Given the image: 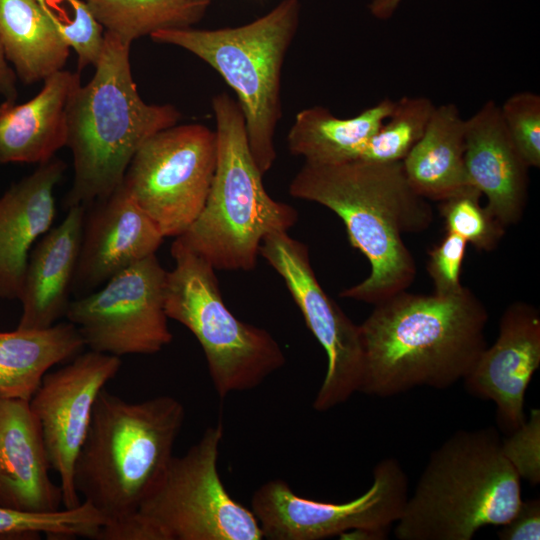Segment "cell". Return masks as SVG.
I'll return each instance as SVG.
<instances>
[{"label": "cell", "instance_id": "d590c367", "mask_svg": "<svg viewBox=\"0 0 540 540\" xmlns=\"http://www.w3.org/2000/svg\"><path fill=\"white\" fill-rule=\"evenodd\" d=\"M403 0H371L368 4L370 14L378 20L390 19Z\"/></svg>", "mask_w": 540, "mask_h": 540}, {"label": "cell", "instance_id": "44dd1931", "mask_svg": "<svg viewBox=\"0 0 540 540\" xmlns=\"http://www.w3.org/2000/svg\"><path fill=\"white\" fill-rule=\"evenodd\" d=\"M39 93L27 102L0 103V164L51 160L66 146L67 109L80 74L60 70L44 81Z\"/></svg>", "mask_w": 540, "mask_h": 540}, {"label": "cell", "instance_id": "cb8c5ba5", "mask_svg": "<svg viewBox=\"0 0 540 540\" xmlns=\"http://www.w3.org/2000/svg\"><path fill=\"white\" fill-rule=\"evenodd\" d=\"M84 347L70 322L0 331V397L30 401L49 369L71 360Z\"/></svg>", "mask_w": 540, "mask_h": 540}, {"label": "cell", "instance_id": "484cf974", "mask_svg": "<svg viewBox=\"0 0 540 540\" xmlns=\"http://www.w3.org/2000/svg\"><path fill=\"white\" fill-rule=\"evenodd\" d=\"M85 1L104 31L131 44L159 31L192 28L211 5V0Z\"/></svg>", "mask_w": 540, "mask_h": 540}, {"label": "cell", "instance_id": "1f68e13d", "mask_svg": "<svg viewBox=\"0 0 540 540\" xmlns=\"http://www.w3.org/2000/svg\"><path fill=\"white\" fill-rule=\"evenodd\" d=\"M467 242L446 232L443 239L428 252L427 271L434 284V293L452 295L463 289L460 282Z\"/></svg>", "mask_w": 540, "mask_h": 540}, {"label": "cell", "instance_id": "ffe728a7", "mask_svg": "<svg viewBox=\"0 0 540 540\" xmlns=\"http://www.w3.org/2000/svg\"><path fill=\"white\" fill-rule=\"evenodd\" d=\"M85 207L74 205L57 227L38 241L29 255L18 299L17 328L43 329L65 316L80 254Z\"/></svg>", "mask_w": 540, "mask_h": 540}, {"label": "cell", "instance_id": "ac0fdd59", "mask_svg": "<svg viewBox=\"0 0 540 540\" xmlns=\"http://www.w3.org/2000/svg\"><path fill=\"white\" fill-rule=\"evenodd\" d=\"M29 401L0 397V504L20 511L60 510L62 492Z\"/></svg>", "mask_w": 540, "mask_h": 540}, {"label": "cell", "instance_id": "30bf717a", "mask_svg": "<svg viewBox=\"0 0 540 540\" xmlns=\"http://www.w3.org/2000/svg\"><path fill=\"white\" fill-rule=\"evenodd\" d=\"M217 161L216 131L176 124L148 138L122 185L164 237L182 235L206 202Z\"/></svg>", "mask_w": 540, "mask_h": 540}, {"label": "cell", "instance_id": "ba28073f", "mask_svg": "<svg viewBox=\"0 0 540 540\" xmlns=\"http://www.w3.org/2000/svg\"><path fill=\"white\" fill-rule=\"evenodd\" d=\"M167 271L164 308L200 343L218 396L251 390L282 368L285 355L265 329L244 323L225 305L214 267L178 237Z\"/></svg>", "mask_w": 540, "mask_h": 540}, {"label": "cell", "instance_id": "9a60e30c", "mask_svg": "<svg viewBox=\"0 0 540 540\" xmlns=\"http://www.w3.org/2000/svg\"><path fill=\"white\" fill-rule=\"evenodd\" d=\"M539 366V310L516 301L504 310L497 339L463 381L471 395L496 405L498 426L509 435L526 421L525 393Z\"/></svg>", "mask_w": 540, "mask_h": 540}, {"label": "cell", "instance_id": "4316f807", "mask_svg": "<svg viewBox=\"0 0 540 540\" xmlns=\"http://www.w3.org/2000/svg\"><path fill=\"white\" fill-rule=\"evenodd\" d=\"M105 524L102 515L82 501L74 508L48 513L20 511L0 504V539H97Z\"/></svg>", "mask_w": 540, "mask_h": 540}, {"label": "cell", "instance_id": "4fadbf2b", "mask_svg": "<svg viewBox=\"0 0 540 540\" xmlns=\"http://www.w3.org/2000/svg\"><path fill=\"white\" fill-rule=\"evenodd\" d=\"M259 254L282 277L307 327L326 352L325 378L313 402L324 412L359 391L364 351L356 325L323 290L313 271L308 247L287 232L267 235Z\"/></svg>", "mask_w": 540, "mask_h": 540}, {"label": "cell", "instance_id": "e575fe53", "mask_svg": "<svg viewBox=\"0 0 540 540\" xmlns=\"http://www.w3.org/2000/svg\"><path fill=\"white\" fill-rule=\"evenodd\" d=\"M17 76L8 62L0 42V103L3 101H16Z\"/></svg>", "mask_w": 540, "mask_h": 540}, {"label": "cell", "instance_id": "603a6c76", "mask_svg": "<svg viewBox=\"0 0 540 540\" xmlns=\"http://www.w3.org/2000/svg\"><path fill=\"white\" fill-rule=\"evenodd\" d=\"M394 104L395 100L384 98L350 118H338L323 106L305 108L296 114L288 132L289 151L314 164L359 159Z\"/></svg>", "mask_w": 540, "mask_h": 540}, {"label": "cell", "instance_id": "83f0119b", "mask_svg": "<svg viewBox=\"0 0 540 540\" xmlns=\"http://www.w3.org/2000/svg\"><path fill=\"white\" fill-rule=\"evenodd\" d=\"M435 106L424 96H403L396 100L390 115L367 142L359 159L402 162L424 134Z\"/></svg>", "mask_w": 540, "mask_h": 540}, {"label": "cell", "instance_id": "d4e9b609", "mask_svg": "<svg viewBox=\"0 0 540 540\" xmlns=\"http://www.w3.org/2000/svg\"><path fill=\"white\" fill-rule=\"evenodd\" d=\"M0 42L25 85L65 69L71 51L36 0H0Z\"/></svg>", "mask_w": 540, "mask_h": 540}, {"label": "cell", "instance_id": "f546056e", "mask_svg": "<svg viewBox=\"0 0 540 540\" xmlns=\"http://www.w3.org/2000/svg\"><path fill=\"white\" fill-rule=\"evenodd\" d=\"M481 193L471 188L439 204L446 232L463 238L483 251L494 250L505 234V227L481 206Z\"/></svg>", "mask_w": 540, "mask_h": 540}, {"label": "cell", "instance_id": "4dcf8cb0", "mask_svg": "<svg viewBox=\"0 0 540 540\" xmlns=\"http://www.w3.org/2000/svg\"><path fill=\"white\" fill-rule=\"evenodd\" d=\"M505 129L529 168L540 167V96L517 92L499 106Z\"/></svg>", "mask_w": 540, "mask_h": 540}, {"label": "cell", "instance_id": "7a4b0ae2", "mask_svg": "<svg viewBox=\"0 0 540 540\" xmlns=\"http://www.w3.org/2000/svg\"><path fill=\"white\" fill-rule=\"evenodd\" d=\"M289 193L337 214L351 245L370 263L367 278L340 297L376 305L413 283L416 263L403 235L427 230L434 214L428 200L409 184L402 162H305Z\"/></svg>", "mask_w": 540, "mask_h": 540}, {"label": "cell", "instance_id": "9c48e42d", "mask_svg": "<svg viewBox=\"0 0 540 540\" xmlns=\"http://www.w3.org/2000/svg\"><path fill=\"white\" fill-rule=\"evenodd\" d=\"M223 425L208 427L164 474L135 518L144 540H261L253 512L227 492L218 472Z\"/></svg>", "mask_w": 540, "mask_h": 540}, {"label": "cell", "instance_id": "2e32d148", "mask_svg": "<svg viewBox=\"0 0 540 540\" xmlns=\"http://www.w3.org/2000/svg\"><path fill=\"white\" fill-rule=\"evenodd\" d=\"M84 223L73 288H95L130 265L156 253L165 238L123 185Z\"/></svg>", "mask_w": 540, "mask_h": 540}, {"label": "cell", "instance_id": "7402d4cb", "mask_svg": "<svg viewBox=\"0 0 540 540\" xmlns=\"http://www.w3.org/2000/svg\"><path fill=\"white\" fill-rule=\"evenodd\" d=\"M465 119L453 103L435 106L426 130L402 161L413 190L426 200L444 201L474 188L465 162Z\"/></svg>", "mask_w": 540, "mask_h": 540}, {"label": "cell", "instance_id": "f1b7e54d", "mask_svg": "<svg viewBox=\"0 0 540 540\" xmlns=\"http://www.w3.org/2000/svg\"><path fill=\"white\" fill-rule=\"evenodd\" d=\"M58 33L77 55L81 71L97 63L104 43V29L85 0H36Z\"/></svg>", "mask_w": 540, "mask_h": 540}, {"label": "cell", "instance_id": "5bb4252c", "mask_svg": "<svg viewBox=\"0 0 540 540\" xmlns=\"http://www.w3.org/2000/svg\"><path fill=\"white\" fill-rule=\"evenodd\" d=\"M121 367L120 357L89 350L47 372L29 401L38 420L49 463L59 477L62 505L82 503L73 483L74 465L100 391Z\"/></svg>", "mask_w": 540, "mask_h": 540}, {"label": "cell", "instance_id": "d6986e66", "mask_svg": "<svg viewBox=\"0 0 540 540\" xmlns=\"http://www.w3.org/2000/svg\"><path fill=\"white\" fill-rule=\"evenodd\" d=\"M65 169V162L53 157L0 196L1 298L20 295L30 250L53 223L54 191Z\"/></svg>", "mask_w": 540, "mask_h": 540}, {"label": "cell", "instance_id": "e0dca14e", "mask_svg": "<svg viewBox=\"0 0 540 540\" xmlns=\"http://www.w3.org/2000/svg\"><path fill=\"white\" fill-rule=\"evenodd\" d=\"M464 162L470 184L487 199L486 209L504 227L519 223L528 200L529 167L493 100L465 119Z\"/></svg>", "mask_w": 540, "mask_h": 540}, {"label": "cell", "instance_id": "52a82bcc", "mask_svg": "<svg viewBox=\"0 0 540 540\" xmlns=\"http://www.w3.org/2000/svg\"><path fill=\"white\" fill-rule=\"evenodd\" d=\"M299 0H281L263 16L236 27L159 31L157 43L180 47L210 65L237 95L252 156L264 175L274 164L282 116L281 71L300 21Z\"/></svg>", "mask_w": 540, "mask_h": 540}, {"label": "cell", "instance_id": "8fae6325", "mask_svg": "<svg viewBox=\"0 0 540 540\" xmlns=\"http://www.w3.org/2000/svg\"><path fill=\"white\" fill-rule=\"evenodd\" d=\"M408 499V478L400 463L385 458L373 470V482L359 497L330 503L297 495L282 479L269 480L251 498L263 538L322 540L333 536L383 539L401 517Z\"/></svg>", "mask_w": 540, "mask_h": 540}, {"label": "cell", "instance_id": "6da1fadb", "mask_svg": "<svg viewBox=\"0 0 540 540\" xmlns=\"http://www.w3.org/2000/svg\"><path fill=\"white\" fill-rule=\"evenodd\" d=\"M489 314L467 287L452 295L406 290L375 305L359 325L364 368L358 392L381 398L463 380L487 347Z\"/></svg>", "mask_w": 540, "mask_h": 540}, {"label": "cell", "instance_id": "277c9868", "mask_svg": "<svg viewBox=\"0 0 540 540\" xmlns=\"http://www.w3.org/2000/svg\"><path fill=\"white\" fill-rule=\"evenodd\" d=\"M185 419L183 404L160 395L129 402L103 388L77 455L82 501L114 524L134 516L164 474Z\"/></svg>", "mask_w": 540, "mask_h": 540}, {"label": "cell", "instance_id": "3957f363", "mask_svg": "<svg viewBox=\"0 0 540 540\" xmlns=\"http://www.w3.org/2000/svg\"><path fill=\"white\" fill-rule=\"evenodd\" d=\"M131 43L104 32L94 74L73 92L67 109V141L73 183L66 206L86 207L123 183L142 144L181 118L171 104H148L140 96L130 63Z\"/></svg>", "mask_w": 540, "mask_h": 540}, {"label": "cell", "instance_id": "d6a6232c", "mask_svg": "<svg viewBox=\"0 0 540 540\" xmlns=\"http://www.w3.org/2000/svg\"><path fill=\"white\" fill-rule=\"evenodd\" d=\"M502 440V449L521 478L540 482V411L533 409L528 421Z\"/></svg>", "mask_w": 540, "mask_h": 540}, {"label": "cell", "instance_id": "7c38bea8", "mask_svg": "<svg viewBox=\"0 0 540 540\" xmlns=\"http://www.w3.org/2000/svg\"><path fill=\"white\" fill-rule=\"evenodd\" d=\"M166 275L150 255L70 302L65 317L89 350L117 357L158 353L173 338L164 308Z\"/></svg>", "mask_w": 540, "mask_h": 540}, {"label": "cell", "instance_id": "836d02e7", "mask_svg": "<svg viewBox=\"0 0 540 540\" xmlns=\"http://www.w3.org/2000/svg\"><path fill=\"white\" fill-rule=\"evenodd\" d=\"M499 528L501 540H539L540 499L522 500L513 517Z\"/></svg>", "mask_w": 540, "mask_h": 540}, {"label": "cell", "instance_id": "5b68a950", "mask_svg": "<svg viewBox=\"0 0 540 540\" xmlns=\"http://www.w3.org/2000/svg\"><path fill=\"white\" fill-rule=\"evenodd\" d=\"M521 498V477L493 427L459 430L430 455L403 513L398 540H471L507 523Z\"/></svg>", "mask_w": 540, "mask_h": 540}, {"label": "cell", "instance_id": "8992f818", "mask_svg": "<svg viewBox=\"0 0 540 540\" xmlns=\"http://www.w3.org/2000/svg\"><path fill=\"white\" fill-rule=\"evenodd\" d=\"M217 161L204 207L178 238L215 270L251 271L262 240L287 232L297 211L271 198L250 151L242 109L227 93L212 99Z\"/></svg>", "mask_w": 540, "mask_h": 540}]
</instances>
